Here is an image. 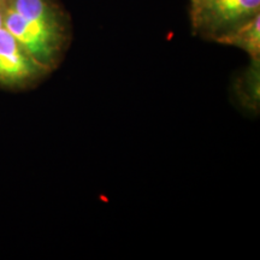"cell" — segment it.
Wrapping results in <instances>:
<instances>
[{"mask_svg":"<svg viewBox=\"0 0 260 260\" xmlns=\"http://www.w3.org/2000/svg\"><path fill=\"white\" fill-rule=\"evenodd\" d=\"M3 27L45 70L58 63L67 42V25L52 0H6Z\"/></svg>","mask_w":260,"mask_h":260,"instance_id":"6da1fadb","label":"cell"},{"mask_svg":"<svg viewBox=\"0 0 260 260\" xmlns=\"http://www.w3.org/2000/svg\"><path fill=\"white\" fill-rule=\"evenodd\" d=\"M260 14V0H204L191 15L198 34L216 40Z\"/></svg>","mask_w":260,"mask_h":260,"instance_id":"7a4b0ae2","label":"cell"},{"mask_svg":"<svg viewBox=\"0 0 260 260\" xmlns=\"http://www.w3.org/2000/svg\"><path fill=\"white\" fill-rule=\"evenodd\" d=\"M44 71L4 27L0 28V83L18 86L37 79Z\"/></svg>","mask_w":260,"mask_h":260,"instance_id":"3957f363","label":"cell"},{"mask_svg":"<svg viewBox=\"0 0 260 260\" xmlns=\"http://www.w3.org/2000/svg\"><path fill=\"white\" fill-rule=\"evenodd\" d=\"M219 44L233 45L242 48L251 56L254 63H259L260 57V14L233 29L226 34L220 35L216 40Z\"/></svg>","mask_w":260,"mask_h":260,"instance_id":"277c9868","label":"cell"},{"mask_svg":"<svg viewBox=\"0 0 260 260\" xmlns=\"http://www.w3.org/2000/svg\"><path fill=\"white\" fill-rule=\"evenodd\" d=\"M6 9V0H0V28L4 24V15Z\"/></svg>","mask_w":260,"mask_h":260,"instance_id":"5b68a950","label":"cell"},{"mask_svg":"<svg viewBox=\"0 0 260 260\" xmlns=\"http://www.w3.org/2000/svg\"><path fill=\"white\" fill-rule=\"evenodd\" d=\"M204 0H190V16L194 14V12H197V10L200 8L201 3H203Z\"/></svg>","mask_w":260,"mask_h":260,"instance_id":"8992f818","label":"cell"}]
</instances>
